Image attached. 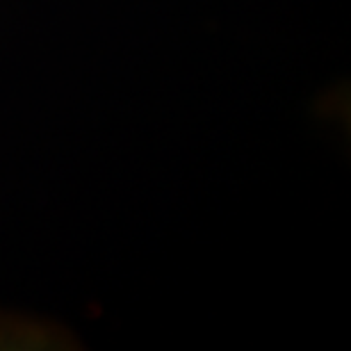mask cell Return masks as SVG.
Returning <instances> with one entry per match:
<instances>
[]
</instances>
